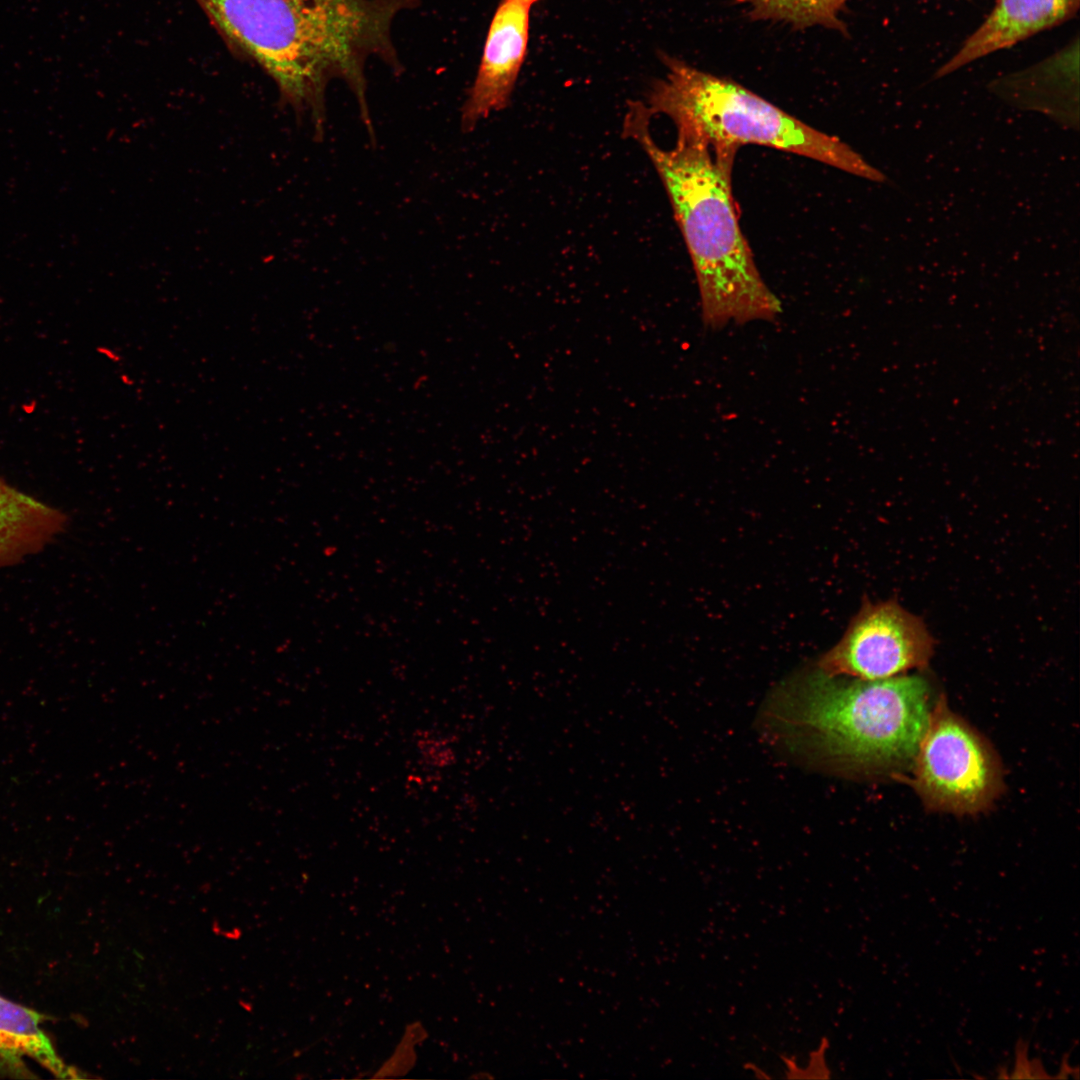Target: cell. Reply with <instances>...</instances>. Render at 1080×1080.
Masks as SVG:
<instances>
[{"label": "cell", "instance_id": "4fadbf2b", "mask_svg": "<svg viewBox=\"0 0 1080 1080\" xmlns=\"http://www.w3.org/2000/svg\"><path fill=\"white\" fill-rule=\"evenodd\" d=\"M416 748L420 760L429 768L446 769L455 761V754L448 740L438 734L425 731L418 735Z\"/></svg>", "mask_w": 1080, "mask_h": 1080}, {"label": "cell", "instance_id": "3957f363", "mask_svg": "<svg viewBox=\"0 0 1080 1080\" xmlns=\"http://www.w3.org/2000/svg\"><path fill=\"white\" fill-rule=\"evenodd\" d=\"M663 78L652 83L647 108L674 123L677 133L707 143L716 162L731 172L740 146L755 144L804 156L853 175L885 182L886 176L834 136L788 114L732 79L663 54Z\"/></svg>", "mask_w": 1080, "mask_h": 1080}, {"label": "cell", "instance_id": "30bf717a", "mask_svg": "<svg viewBox=\"0 0 1080 1080\" xmlns=\"http://www.w3.org/2000/svg\"><path fill=\"white\" fill-rule=\"evenodd\" d=\"M45 1018L38 1012L0 995V1059L17 1064L29 1057L58 1078H81L66 1064L42 1027Z\"/></svg>", "mask_w": 1080, "mask_h": 1080}, {"label": "cell", "instance_id": "9c48e42d", "mask_svg": "<svg viewBox=\"0 0 1080 1080\" xmlns=\"http://www.w3.org/2000/svg\"><path fill=\"white\" fill-rule=\"evenodd\" d=\"M66 524L63 512L0 477V569L43 550Z\"/></svg>", "mask_w": 1080, "mask_h": 1080}, {"label": "cell", "instance_id": "6da1fadb", "mask_svg": "<svg viewBox=\"0 0 1080 1080\" xmlns=\"http://www.w3.org/2000/svg\"><path fill=\"white\" fill-rule=\"evenodd\" d=\"M918 675L880 680L802 671L777 690L769 720L791 746L853 775L911 768L932 706Z\"/></svg>", "mask_w": 1080, "mask_h": 1080}, {"label": "cell", "instance_id": "5bb4252c", "mask_svg": "<svg viewBox=\"0 0 1080 1080\" xmlns=\"http://www.w3.org/2000/svg\"><path fill=\"white\" fill-rule=\"evenodd\" d=\"M519 1L525 3V4L529 5V6H532L533 4L539 2L540 0H519Z\"/></svg>", "mask_w": 1080, "mask_h": 1080}, {"label": "cell", "instance_id": "52a82bcc", "mask_svg": "<svg viewBox=\"0 0 1080 1080\" xmlns=\"http://www.w3.org/2000/svg\"><path fill=\"white\" fill-rule=\"evenodd\" d=\"M531 6L501 0L491 20L475 80L461 111V128L472 131L511 100L526 58Z\"/></svg>", "mask_w": 1080, "mask_h": 1080}, {"label": "cell", "instance_id": "5b68a950", "mask_svg": "<svg viewBox=\"0 0 1080 1080\" xmlns=\"http://www.w3.org/2000/svg\"><path fill=\"white\" fill-rule=\"evenodd\" d=\"M911 768V784L929 811L976 815L990 809L1004 788L991 744L942 697L932 706Z\"/></svg>", "mask_w": 1080, "mask_h": 1080}, {"label": "cell", "instance_id": "ba28073f", "mask_svg": "<svg viewBox=\"0 0 1080 1080\" xmlns=\"http://www.w3.org/2000/svg\"><path fill=\"white\" fill-rule=\"evenodd\" d=\"M1080 0H996L978 28L936 72L940 78L1073 18Z\"/></svg>", "mask_w": 1080, "mask_h": 1080}, {"label": "cell", "instance_id": "7c38bea8", "mask_svg": "<svg viewBox=\"0 0 1080 1080\" xmlns=\"http://www.w3.org/2000/svg\"><path fill=\"white\" fill-rule=\"evenodd\" d=\"M426 1036L427 1032L421 1023L409 1024L392 1055L373 1077L395 1078L408 1073L416 1063L415 1047L424 1041Z\"/></svg>", "mask_w": 1080, "mask_h": 1080}, {"label": "cell", "instance_id": "8992f818", "mask_svg": "<svg viewBox=\"0 0 1080 1080\" xmlns=\"http://www.w3.org/2000/svg\"><path fill=\"white\" fill-rule=\"evenodd\" d=\"M934 640L918 616L896 601H866L841 640L818 661L832 676L880 680L925 668Z\"/></svg>", "mask_w": 1080, "mask_h": 1080}, {"label": "cell", "instance_id": "277c9868", "mask_svg": "<svg viewBox=\"0 0 1080 1080\" xmlns=\"http://www.w3.org/2000/svg\"><path fill=\"white\" fill-rule=\"evenodd\" d=\"M224 40L275 82L283 104L302 110L339 31L335 0H195Z\"/></svg>", "mask_w": 1080, "mask_h": 1080}, {"label": "cell", "instance_id": "7a4b0ae2", "mask_svg": "<svg viewBox=\"0 0 1080 1080\" xmlns=\"http://www.w3.org/2000/svg\"><path fill=\"white\" fill-rule=\"evenodd\" d=\"M651 116L644 103H629L624 135L649 156L668 194L693 263L705 325L718 329L731 321L774 320L780 301L764 282L741 231L731 172L693 135L677 134L672 149L661 148L650 134Z\"/></svg>", "mask_w": 1080, "mask_h": 1080}, {"label": "cell", "instance_id": "8fae6325", "mask_svg": "<svg viewBox=\"0 0 1080 1080\" xmlns=\"http://www.w3.org/2000/svg\"><path fill=\"white\" fill-rule=\"evenodd\" d=\"M754 20L787 24L795 29L823 27L845 32L841 19L848 0H735Z\"/></svg>", "mask_w": 1080, "mask_h": 1080}]
</instances>
